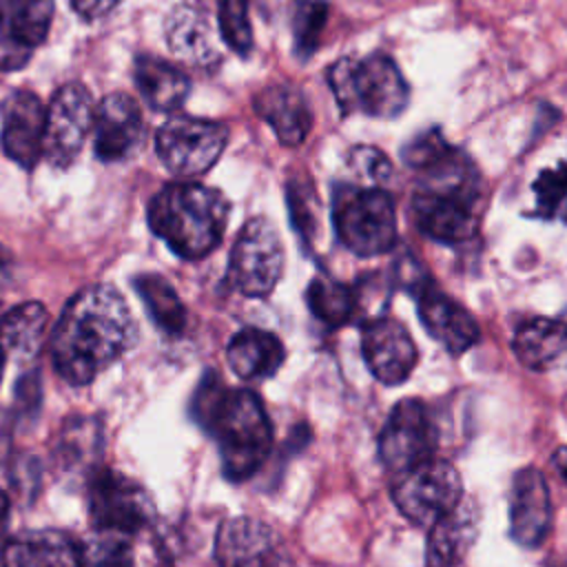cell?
Returning <instances> with one entry per match:
<instances>
[{"instance_id": "6da1fadb", "label": "cell", "mask_w": 567, "mask_h": 567, "mask_svg": "<svg viewBox=\"0 0 567 567\" xmlns=\"http://www.w3.org/2000/svg\"><path fill=\"white\" fill-rule=\"evenodd\" d=\"M403 162L421 175L412 197L416 228L441 244L472 239L478 230L481 175L470 157L434 128L405 146Z\"/></svg>"}, {"instance_id": "7a4b0ae2", "label": "cell", "mask_w": 567, "mask_h": 567, "mask_svg": "<svg viewBox=\"0 0 567 567\" xmlns=\"http://www.w3.org/2000/svg\"><path fill=\"white\" fill-rule=\"evenodd\" d=\"M137 326L124 297L95 284L71 297L51 334L55 372L71 385L91 383L135 341Z\"/></svg>"}, {"instance_id": "3957f363", "label": "cell", "mask_w": 567, "mask_h": 567, "mask_svg": "<svg viewBox=\"0 0 567 567\" xmlns=\"http://www.w3.org/2000/svg\"><path fill=\"white\" fill-rule=\"evenodd\" d=\"M190 412L219 443L226 478L246 481L261 467L272 447V425L255 392L226 388L208 370L195 390Z\"/></svg>"}, {"instance_id": "277c9868", "label": "cell", "mask_w": 567, "mask_h": 567, "mask_svg": "<svg viewBox=\"0 0 567 567\" xmlns=\"http://www.w3.org/2000/svg\"><path fill=\"white\" fill-rule=\"evenodd\" d=\"M230 206L210 186L166 184L148 204V226L182 259H202L213 252L226 230Z\"/></svg>"}, {"instance_id": "5b68a950", "label": "cell", "mask_w": 567, "mask_h": 567, "mask_svg": "<svg viewBox=\"0 0 567 567\" xmlns=\"http://www.w3.org/2000/svg\"><path fill=\"white\" fill-rule=\"evenodd\" d=\"M328 82L343 115L394 117L408 104V84L392 58L383 53L341 58L328 71Z\"/></svg>"}, {"instance_id": "8992f818", "label": "cell", "mask_w": 567, "mask_h": 567, "mask_svg": "<svg viewBox=\"0 0 567 567\" xmlns=\"http://www.w3.org/2000/svg\"><path fill=\"white\" fill-rule=\"evenodd\" d=\"M332 221L339 241L359 257L383 255L394 246V202L379 186H337Z\"/></svg>"}, {"instance_id": "52a82bcc", "label": "cell", "mask_w": 567, "mask_h": 567, "mask_svg": "<svg viewBox=\"0 0 567 567\" xmlns=\"http://www.w3.org/2000/svg\"><path fill=\"white\" fill-rule=\"evenodd\" d=\"M284 270V246L266 217H252L239 230L228 259L226 281L246 297H266Z\"/></svg>"}, {"instance_id": "ba28073f", "label": "cell", "mask_w": 567, "mask_h": 567, "mask_svg": "<svg viewBox=\"0 0 567 567\" xmlns=\"http://www.w3.org/2000/svg\"><path fill=\"white\" fill-rule=\"evenodd\" d=\"M392 501L408 520L430 527L463 501V483L450 461L430 458L396 476Z\"/></svg>"}, {"instance_id": "9c48e42d", "label": "cell", "mask_w": 567, "mask_h": 567, "mask_svg": "<svg viewBox=\"0 0 567 567\" xmlns=\"http://www.w3.org/2000/svg\"><path fill=\"white\" fill-rule=\"evenodd\" d=\"M228 128L219 122L190 115L166 120L155 137L162 164L177 177H195L206 173L224 153Z\"/></svg>"}, {"instance_id": "30bf717a", "label": "cell", "mask_w": 567, "mask_h": 567, "mask_svg": "<svg viewBox=\"0 0 567 567\" xmlns=\"http://www.w3.org/2000/svg\"><path fill=\"white\" fill-rule=\"evenodd\" d=\"M89 514L95 529L133 536L151 523L153 501L137 481L104 467L89 481Z\"/></svg>"}, {"instance_id": "8fae6325", "label": "cell", "mask_w": 567, "mask_h": 567, "mask_svg": "<svg viewBox=\"0 0 567 567\" xmlns=\"http://www.w3.org/2000/svg\"><path fill=\"white\" fill-rule=\"evenodd\" d=\"M436 425L430 410L419 399L399 401L379 434V456L385 470L403 474L430 458L436 450Z\"/></svg>"}, {"instance_id": "7c38bea8", "label": "cell", "mask_w": 567, "mask_h": 567, "mask_svg": "<svg viewBox=\"0 0 567 567\" xmlns=\"http://www.w3.org/2000/svg\"><path fill=\"white\" fill-rule=\"evenodd\" d=\"M95 124V106L86 86L64 84L47 109L44 157L55 168H66L75 162L82 144Z\"/></svg>"}, {"instance_id": "4fadbf2b", "label": "cell", "mask_w": 567, "mask_h": 567, "mask_svg": "<svg viewBox=\"0 0 567 567\" xmlns=\"http://www.w3.org/2000/svg\"><path fill=\"white\" fill-rule=\"evenodd\" d=\"M215 558L219 567H295L275 529L250 516L230 518L219 527Z\"/></svg>"}, {"instance_id": "5bb4252c", "label": "cell", "mask_w": 567, "mask_h": 567, "mask_svg": "<svg viewBox=\"0 0 567 567\" xmlns=\"http://www.w3.org/2000/svg\"><path fill=\"white\" fill-rule=\"evenodd\" d=\"M53 0H0V71L22 69L44 42Z\"/></svg>"}, {"instance_id": "9a60e30c", "label": "cell", "mask_w": 567, "mask_h": 567, "mask_svg": "<svg viewBox=\"0 0 567 567\" xmlns=\"http://www.w3.org/2000/svg\"><path fill=\"white\" fill-rule=\"evenodd\" d=\"M361 352L368 370L385 385L403 383L419 361L410 332L392 317L365 321L361 328Z\"/></svg>"}, {"instance_id": "2e32d148", "label": "cell", "mask_w": 567, "mask_h": 567, "mask_svg": "<svg viewBox=\"0 0 567 567\" xmlns=\"http://www.w3.org/2000/svg\"><path fill=\"white\" fill-rule=\"evenodd\" d=\"M93 151L102 162H122L144 142V117L128 93H109L95 109Z\"/></svg>"}, {"instance_id": "e0dca14e", "label": "cell", "mask_w": 567, "mask_h": 567, "mask_svg": "<svg viewBox=\"0 0 567 567\" xmlns=\"http://www.w3.org/2000/svg\"><path fill=\"white\" fill-rule=\"evenodd\" d=\"M551 529V498L545 474L538 467H523L512 478L509 534L520 547H538Z\"/></svg>"}, {"instance_id": "ac0fdd59", "label": "cell", "mask_w": 567, "mask_h": 567, "mask_svg": "<svg viewBox=\"0 0 567 567\" xmlns=\"http://www.w3.org/2000/svg\"><path fill=\"white\" fill-rule=\"evenodd\" d=\"M47 109L35 93L18 89L2 102V148L22 168H33L44 155Z\"/></svg>"}, {"instance_id": "d6986e66", "label": "cell", "mask_w": 567, "mask_h": 567, "mask_svg": "<svg viewBox=\"0 0 567 567\" xmlns=\"http://www.w3.org/2000/svg\"><path fill=\"white\" fill-rule=\"evenodd\" d=\"M414 290H416L414 292L416 310H419V319H421L423 328L447 352L463 354L478 341V337H481L478 323L450 295H445L430 281H421Z\"/></svg>"}, {"instance_id": "ffe728a7", "label": "cell", "mask_w": 567, "mask_h": 567, "mask_svg": "<svg viewBox=\"0 0 567 567\" xmlns=\"http://www.w3.org/2000/svg\"><path fill=\"white\" fill-rule=\"evenodd\" d=\"M257 115L270 124L284 146L301 144L312 128V111L306 95L286 82H275L255 95Z\"/></svg>"}, {"instance_id": "44dd1931", "label": "cell", "mask_w": 567, "mask_h": 567, "mask_svg": "<svg viewBox=\"0 0 567 567\" xmlns=\"http://www.w3.org/2000/svg\"><path fill=\"white\" fill-rule=\"evenodd\" d=\"M80 540L58 529H29L0 549V567H80Z\"/></svg>"}, {"instance_id": "7402d4cb", "label": "cell", "mask_w": 567, "mask_h": 567, "mask_svg": "<svg viewBox=\"0 0 567 567\" xmlns=\"http://www.w3.org/2000/svg\"><path fill=\"white\" fill-rule=\"evenodd\" d=\"M478 507L472 498H463L454 509L430 525L425 565L456 567L478 536Z\"/></svg>"}, {"instance_id": "603a6c76", "label": "cell", "mask_w": 567, "mask_h": 567, "mask_svg": "<svg viewBox=\"0 0 567 567\" xmlns=\"http://www.w3.org/2000/svg\"><path fill=\"white\" fill-rule=\"evenodd\" d=\"M166 40L175 58L206 66L219 60V47L208 13L193 2H179L166 18Z\"/></svg>"}, {"instance_id": "cb8c5ba5", "label": "cell", "mask_w": 567, "mask_h": 567, "mask_svg": "<svg viewBox=\"0 0 567 567\" xmlns=\"http://www.w3.org/2000/svg\"><path fill=\"white\" fill-rule=\"evenodd\" d=\"M518 361L536 372L567 368V323L536 317L520 323L512 339Z\"/></svg>"}, {"instance_id": "d4e9b609", "label": "cell", "mask_w": 567, "mask_h": 567, "mask_svg": "<svg viewBox=\"0 0 567 567\" xmlns=\"http://www.w3.org/2000/svg\"><path fill=\"white\" fill-rule=\"evenodd\" d=\"M284 357L286 350L279 337L261 328L239 330L226 348L230 370L246 381L272 377L281 368Z\"/></svg>"}, {"instance_id": "484cf974", "label": "cell", "mask_w": 567, "mask_h": 567, "mask_svg": "<svg viewBox=\"0 0 567 567\" xmlns=\"http://www.w3.org/2000/svg\"><path fill=\"white\" fill-rule=\"evenodd\" d=\"M133 73L140 95L153 111L168 113L179 109L190 91L186 73L157 55H137Z\"/></svg>"}, {"instance_id": "4316f807", "label": "cell", "mask_w": 567, "mask_h": 567, "mask_svg": "<svg viewBox=\"0 0 567 567\" xmlns=\"http://www.w3.org/2000/svg\"><path fill=\"white\" fill-rule=\"evenodd\" d=\"M47 321V308L38 301L20 303L9 310L0 319V343L4 352L18 357H33L44 341Z\"/></svg>"}, {"instance_id": "83f0119b", "label": "cell", "mask_w": 567, "mask_h": 567, "mask_svg": "<svg viewBox=\"0 0 567 567\" xmlns=\"http://www.w3.org/2000/svg\"><path fill=\"white\" fill-rule=\"evenodd\" d=\"M148 317L166 334H182L186 326V308L177 297L175 288L162 275H140L133 279Z\"/></svg>"}, {"instance_id": "f1b7e54d", "label": "cell", "mask_w": 567, "mask_h": 567, "mask_svg": "<svg viewBox=\"0 0 567 567\" xmlns=\"http://www.w3.org/2000/svg\"><path fill=\"white\" fill-rule=\"evenodd\" d=\"M310 312L326 326L339 328L348 323L359 306V292L330 277H315L306 290Z\"/></svg>"}, {"instance_id": "f546056e", "label": "cell", "mask_w": 567, "mask_h": 567, "mask_svg": "<svg viewBox=\"0 0 567 567\" xmlns=\"http://www.w3.org/2000/svg\"><path fill=\"white\" fill-rule=\"evenodd\" d=\"M133 545L126 534L95 529L91 536L80 540V567H133Z\"/></svg>"}, {"instance_id": "4dcf8cb0", "label": "cell", "mask_w": 567, "mask_h": 567, "mask_svg": "<svg viewBox=\"0 0 567 567\" xmlns=\"http://www.w3.org/2000/svg\"><path fill=\"white\" fill-rule=\"evenodd\" d=\"M328 22V4L323 0H297L290 13V29L295 53L306 60L321 42V33Z\"/></svg>"}, {"instance_id": "1f68e13d", "label": "cell", "mask_w": 567, "mask_h": 567, "mask_svg": "<svg viewBox=\"0 0 567 567\" xmlns=\"http://www.w3.org/2000/svg\"><path fill=\"white\" fill-rule=\"evenodd\" d=\"M534 190V215L547 221H567V162L540 171Z\"/></svg>"}, {"instance_id": "d6a6232c", "label": "cell", "mask_w": 567, "mask_h": 567, "mask_svg": "<svg viewBox=\"0 0 567 567\" xmlns=\"http://www.w3.org/2000/svg\"><path fill=\"white\" fill-rule=\"evenodd\" d=\"M217 22L224 42L246 58L252 51L248 0H217Z\"/></svg>"}, {"instance_id": "836d02e7", "label": "cell", "mask_w": 567, "mask_h": 567, "mask_svg": "<svg viewBox=\"0 0 567 567\" xmlns=\"http://www.w3.org/2000/svg\"><path fill=\"white\" fill-rule=\"evenodd\" d=\"M312 188L308 184L290 182L288 184V208H290V219L297 228V233L303 239H312L315 228H317V217H315V202H310Z\"/></svg>"}, {"instance_id": "e575fe53", "label": "cell", "mask_w": 567, "mask_h": 567, "mask_svg": "<svg viewBox=\"0 0 567 567\" xmlns=\"http://www.w3.org/2000/svg\"><path fill=\"white\" fill-rule=\"evenodd\" d=\"M348 162L357 175H361L363 179H368L372 184H381L390 175V168H392L388 157L379 148H372V146L352 148Z\"/></svg>"}, {"instance_id": "d590c367", "label": "cell", "mask_w": 567, "mask_h": 567, "mask_svg": "<svg viewBox=\"0 0 567 567\" xmlns=\"http://www.w3.org/2000/svg\"><path fill=\"white\" fill-rule=\"evenodd\" d=\"M120 0H71L73 11L84 20H97L106 16Z\"/></svg>"}, {"instance_id": "8d00e7d4", "label": "cell", "mask_w": 567, "mask_h": 567, "mask_svg": "<svg viewBox=\"0 0 567 567\" xmlns=\"http://www.w3.org/2000/svg\"><path fill=\"white\" fill-rule=\"evenodd\" d=\"M551 463H554V467H556L560 481H563L565 487H567V447H558V450L554 452V456H551Z\"/></svg>"}, {"instance_id": "74e56055", "label": "cell", "mask_w": 567, "mask_h": 567, "mask_svg": "<svg viewBox=\"0 0 567 567\" xmlns=\"http://www.w3.org/2000/svg\"><path fill=\"white\" fill-rule=\"evenodd\" d=\"M7 523H9V496H7V492L0 487V536H2L4 529H7Z\"/></svg>"}, {"instance_id": "f35d334b", "label": "cell", "mask_w": 567, "mask_h": 567, "mask_svg": "<svg viewBox=\"0 0 567 567\" xmlns=\"http://www.w3.org/2000/svg\"><path fill=\"white\" fill-rule=\"evenodd\" d=\"M4 359H7V352H4V348H2V343H0V381H2V370H4Z\"/></svg>"}, {"instance_id": "ab89813d", "label": "cell", "mask_w": 567, "mask_h": 567, "mask_svg": "<svg viewBox=\"0 0 567 567\" xmlns=\"http://www.w3.org/2000/svg\"><path fill=\"white\" fill-rule=\"evenodd\" d=\"M558 567H567V560H565V563H563V565H558Z\"/></svg>"}]
</instances>
